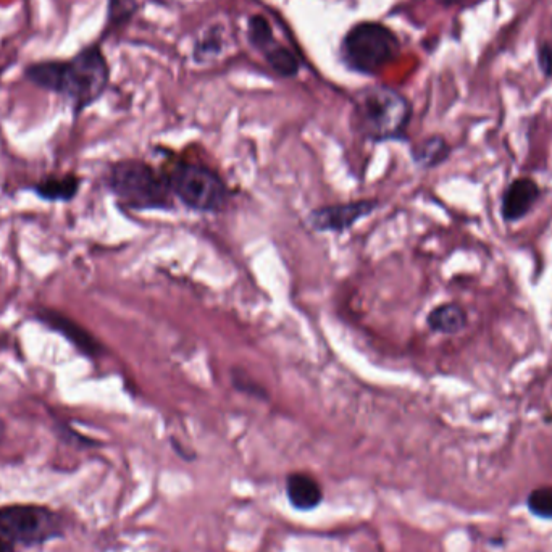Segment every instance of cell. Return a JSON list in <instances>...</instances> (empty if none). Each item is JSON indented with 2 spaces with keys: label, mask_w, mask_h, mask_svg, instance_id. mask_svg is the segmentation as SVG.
Instances as JSON below:
<instances>
[{
  "label": "cell",
  "mask_w": 552,
  "mask_h": 552,
  "mask_svg": "<svg viewBox=\"0 0 552 552\" xmlns=\"http://www.w3.org/2000/svg\"><path fill=\"white\" fill-rule=\"evenodd\" d=\"M378 207L380 202L375 199L325 205L312 210L307 217V223L317 233H344L351 230L362 218L372 215Z\"/></svg>",
  "instance_id": "52a82bcc"
},
{
  "label": "cell",
  "mask_w": 552,
  "mask_h": 552,
  "mask_svg": "<svg viewBox=\"0 0 552 552\" xmlns=\"http://www.w3.org/2000/svg\"><path fill=\"white\" fill-rule=\"evenodd\" d=\"M410 118L409 99L389 86H368L354 96V131L373 143L404 138Z\"/></svg>",
  "instance_id": "7a4b0ae2"
},
{
  "label": "cell",
  "mask_w": 552,
  "mask_h": 552,
  "mask_svg": "<svg viewBox=\"0 0 552 552\" xmlns=\"http://www.w3.org/2000/svg\"><path fill=\"white\" fill-rule=\"evenodd\" d=\"M38 318L46 327L57 331L59 335L70 341L84 356L99 357L104 352L102 344L88 330H84L80 323H76L67 315L59 314L55 310H41Z\"/></svg>",
  "instance_id": "9c48e42d"
},
{
  "label": "cell",
  "mask_w": 552,
  "mask_h": 552,
  "mask_svg": "<svg viewBox=\"0 0 552 552\" xmlns=\"http://www.w3.org/2000/svg\"><path fill=\"white\" fill-rule=\"evenodd\" d=\"M107 184L118 202L130 210L175 209L167 173H160L143 160H122L110 168Z\"/></svg>",
  "instance_id": "3957f363"
},
{
  "label": "cell",
  "mask_w": 552,
  "mask_h": 552,
  "mask_svg": "<svg viewBox=\"0 0 552 552\" xmlns=\"http://www.w3.org/2000/svg\"><path fill=\"white\" fill-rule=\"evenodd\" d=\"M452 154L451 144L440 136H430L412 149V160L420 170H435L448 162Z\"/></svg>",
  "instance_id": "7c38bea8"
},
{
  "label": "cell",
  "mask_w": 552,
  "mask_h": 552,
  "mask_svg": "<svg viewBox=\"0 0 552 552\" xmlns=\"http://www.w3.org/2000/svg\"><path fill=\"white\" fill-rule=\"evenodd\" d=\"M220 52H222V39L214 31V33H210L209 36L201 39V42L196 46L194 55H196L197 60H209L214 59L215 55L220 54Z\"/></svg>",
  "instance_id": "ac0fdd59"
},
{
  "label": "cell",
  "mask_w": 552,
  "mask_h": 552,
  "mask_svg": "<svg viewBox=\"0 0 552 552\" xmlns=\"http://www.w3.org/2000/svg\"><path fill=\"white\" fill-rule=\"evenodd\" d=\"M231 383L241 393L249 394L252 398L267 399V391L262 386L257 385L256 381L251 377H247L243 370H233L231 375Z\"/></svg>",
  "instance_id": "e0dca14e"
},
{
  "label": "cell",
  "mask_w": 552,
  "mask_h": 552,
  "mask_svg": "<svg viewBox=\"0 0 552 552\" xmlns=\"http://www.w3.org/2000/svg\"><path fill=\"white\" fill-rule=\"evenodd\" d=\"M0 552H2V551H0Z\"/></svg>",
  "instance_id": "7402d4cb"
},
{
  "label": "cell",
  "mask_w": 552,
  "mask_h": 552,
  "mask_svg": "<svg viewBox=\"0 0 552 552\" xmlns=\"http://www.w3.org/2000/svg\"><path fill=\"white\" fill-rule=\"evenodd\" d=\"M62 535V520L47 507L15 504L0 507V551L31 548Z\"/></svg>",
  "instance_id": "277c9868"
},
{
  "label": "cell",
  "mask_w": 552,
  "mask_h": 552,
  "mask_svg": "<svg viewBox=\"0 0 552 552\" xmlns=\"http://www.w3.org/2000/svg\"><path fill=\"white\" fill-rule=\"evenodd\" d=\"M141 0H112L110 2V18L113 21H123L130 18L139 9Z\"/></svg>",
  "instance_id": "d6986e66"
},
{
  "label": "cell",
  "mask_w": 552,
  "mask_h": 552,
  "mask_svg": "<svg viewBox=\"0 0 552 552\" xmlns=\"http://www.w3.org/2000/svg\"><path fill=\"white\" fill-rule=\"evenodd\" d=\"M527 506L530 514L541 520H552V486H541L528 494Z\"/></svg>",
  "instance_id": "2e32d148"
},
{
  "label": "cell",
  "mask_w": 552,
  "mask_h": 552,
  "mask_svg": "<svg viewBox=\"0 0 552 552\" xmlns=\"http://www.w3.org/2000/svg\"><path fill=\"white\" fill-rule=\"evenodd\" d=\"M543 197V189L532 176H519L507 183L501 194V218L504 222L519 223L532 214Z\"/></svg>",
  "instance_id": "ba28073f"
},
{
  "label": "cell",
  "mask_w": 552,
  "mask_h": 552,
  "mask_svg": "<svg viewBox=\"0 0 552 552\" xmlns=\"http://www.w3.org/2000/svg\"><path fill=\"white\" fill-rule=\"evenodd\" d=\"M469 323V312L459 302H444L433 307L427 315V327L436 335H459L467 330Z\"/></svg>",
  "instance_id": "8fae6325"
},
{
  "label": "cell",
  "mask_w": 552,
  "mask_h": 552,
  "mask_svg": "<svg viewBox=\"0 0 552 552\" xmlns=\"http://www.w3.org/2000/svg\"><path fill=\"white\" fill-rule=\"evenodd\" d=\"M28 80L41 88L59 92L83 110L104 94L109 67L99 47H88L70 62H44L26 70Z\"/></svg>",
  "instance_id": "6da1fadb"
},
{
  "label": "cell",
  "mask_w": 552,
  "mask_h": 552,
  "mask_svg": "<svg viewBox=\"0 0 552 552\" xmlns=\"http://www.w3.org/2000/svg\"><path fill=\"white\" fill-rule=\"evenodd\" d=\"M80 176H46L36 184V193L44 201L70 202L80 191Z\"/></svg>",
  "instance_id": "4fadbf2b"
},
{
  "label": "cell",
  "mask_w": 552,
  "mask_h": 552,
  "mask_svg": "<svg viewBox=\"0 0 552 552\" xmlns=\"http://www.w3.org/2000/svg\"><path fill=\"white\" fill-rule=\"evenodd\" d=\"M401 44L393 31L381 23H359L344 36L341 55L348 67L364 75H375L398 59Z\"/></svg>",
  "instance_id": "5b68a950"
},
{
  "label": "cell",
  "mask_w": 552,
  "mask_h": 552,
  "mask_svg": "<svg viewBox=\"0 0 552 552\" xmlns=\"http://www.w3.org/2000/svg\"><path fill=\"white\" fill-rule=\"evenodd\" d=\"M538 63L544 76H552V41H546L538 47Z\"/></svg>",
  "instance_id": "ffe728a7"
},
{
  "label": "cell",
  "mask_w": 552,
  "mask_h": 552,
  "mask_svg": "<svg viewBox=\"0 0 552 552\" xmlns=\"http://www.w3.org/2000/svg\"><path fill=\"white\" fill-rule=\"evenodd\" d=\"M5 436V423L0 420V443H2V440H4Z\"/></svg>",
  "instance_id": "44dd1931"
},
{
  "label": "cell",
  "mask_w": 552,
  "mask_h": 552,
  "mask_svg": "<svg viewBox=\"0 0 552 552\" xmlns=\"http://www.w3.org/2000/svg\"><path fill=\"white\" fill-rule=\"evenodd\" d=\"M175 199L201 214H218L230 202L222 176L199 164H180L167 173Z\"/></svg>",
  "instance_id": "8992f818"
},
{
  "label": "cell",
  "mask_w": 552,
  "mask_h": 552,
  "mask_svg": "<svg viewBox=\"0 0 552 552\" xmlns=\"http://www.w3.org/2000/svg\"><path fill=\"white\" fill-rule=\"evenodd\" d=\"M265 60L276 75L293 78L299 73V60L296 55L289 51L288 47H283L275 42L272 47H268L264 52Z\"/></svg>",
  "instance_id": "5bb4252c"
},
{
  "label": "cell",
  "mask_w": 552,
  "mask_h": 552,
  "mask_svg": "<svg viewBox=\"0 0 552 552\" xmlns=\"http://www.w3.org/2000/svg\"><path fill=\"white\" fill-rule=\"evenodd\" d=\"M247 33H249V41H251L252 46L259 49L262 54L267 51L268 47L275 44L272 26L268 23L267 18L262 17V15L251 17L249 25H247Z\"/></svg>",
  "instance_id": "9a60e30c"
},
{
  "label": "cell",
  "mask_w": 552,
  "mask_h": 552,
  "mask_svg": "<svg viewBox=\"0 0 552 552\" xmlns=\"http://www.w3.org/2000/svg\"><path fill=\"white\" fill-rule=\"evenodd\" d=\"M286 498L296 511H314L323 501L322 486L307 473H291L286 478Z\"/></svg>",
  "instance_id": "30bf717a"
}]
</instances>
